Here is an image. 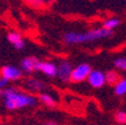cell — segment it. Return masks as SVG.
<instances>
[{
	"label": "cell",
	"instance_id": "6da1fadb",
	"mask_svg": "<svg viewBox=\"0 0 126 125\" xmlns=\"http://www.w3.org/2000/svg\"><path fill=\"white\" fill-rule=\"evenodd\" d=\"M0 98L4 100V106L8 110H20L24 108H31L38 104V99L32 94L9 86L0 90Z\"/></svg>",
	"mask_w": 126,
	"mask_h": 125
},
{
	"label": "cell",
	"instance_id": "7a4b0ae2",
	"mask_svg": "<svg viewBox=\"0 0 126 125\" xmlns=\"http://www.w3.org/2000/svg\"><path fill=\"white\" fill-rule=\"evenodd\" d=\"M111 36H112V30L105 29V28H97V29L89 30L86 33L67 31L64 34L63 41L67 45H76V44H85V43H94Z\"/></svg>",
	"mask_w": 126,
	"mask_h": 125
},
{
	"label": "cell",
	"instance_id": "3957f363",
	"mask_svg": "<svg viewBox=\"0 0 126 125\" xmlns=\"http://www.w3.org/2000/svg\"><path fill=\"white\" fill-rule=\"evenodd\" d=\"M91 70V66L89 64H79L78 66L73 68L71 70V75H70V81L71 83H81L87 79V75Z\"/></svg>",
	"mask_w": 126,
	"mask_h": 125
},
{
	"label": "cell",
	"instance_id": "277c9868",
	"mask_svg": "<svg viewBox=\"0 0 126 125\" xmlns=\"http://www.w3.org/2000/svg\"><path fill=\"white\" fill-rule=\"evenodd\" d=\"M23 70L14 65H5L0 69V76L5 78L8 81H17L23 78Z\"/></svg>",
	"mask_w": 126,
	"mask_h": 125
},
{
	"label": "cell",
	"instance_id": "5b68a950",
	"mask_svg": "<svg viewBox=\"0 0 126 125\" xmlns=\"http://www.w3.org/2000/svg\"><path fill=\"white\" fill-rule=\"evenodd\" d=\"M73 64L69 60H61L59 65H56V78L60 81H70L71 70H73Z\"/></svg>",
	"mask_w": 126,
	"mask_h": 125
},
{
	"label": "cell",
	"instance_id": "8992f818",
	"mask_svg": "<svg viewBox=\"0 0 126 125\" xmlns=\"http://www.w3.org/2000/svg\"><path fill=\"white\" fill-rule=\"evenodd\" d=\"M86 80L89 81V84L91 85L94 89H100V88H102L106 84V81H105V74L102 73V71L95 70V69L90 70V73H89Z\"/></svg>",
	"mask_w": 126,
	"mask_h": 125
},
{
	"label": "cell",
	"instance_id": "52a82bcc",
	"mask_svg": "<svg viewBox=\"0 0 126 125\" xmlns=\"http://www.w3.org/2000/svg\"><path fill=\"white\" fill-rule=\"evenodd\" d=\"M35 71H40V73H43L44 75H46L49 78H55L56 76V65L54 63H50V61L38 60Z\"/></svg>",
	"mask_w": 126,
	"mask_h": 125
},
{
	"label": "cell",
	"instance_id": "ba28073f",
	"mask_svg": "<svg viewBox=\"0 0 126 125\" xmlns=\"http://www.w3.org/2000/svg\"><path fill=\"white\" fill-rule=\"evenodd\" d=\"M24 88L31 93H40L46 88V84L36 78H28L24 81Z\"/></svg>",
	"mask_w": 126,
	"mask_h": 125
},
{
	"label": "cell",
	"instance_id": "9c48e42d",
	"mask_svg": "<svg viewBox=\"0 0 126 125\" xmlns=\"http://www.w3.org/2000/svg\"><path fill=\"white\" fill-rule=\"evenodd\" d=\"M36 63H38V59L35 56H28L21 60L20 69L25 74H32L35 71V68H36Z\"/></svg>",
	"mask_w": 126,
	"mask_h": 125
},
{
	"label": "cell",
	"instance_id": "30bf717a",
	"mask_svg": "<svg viewBox=\"0 0 126 125\" xmlns=\"http://www.w3.org/2000/svg\"><path fill=\"white\" fill-rule=\"evenodd\" d=\"M8 40L17 50H21L25 46V41H24V39L21 36V34L17 33V31H10L8 34Z\"/></svg>",
	"mask_w": 126,
	"mask_h": 125
},
{
	"label": "cell",
	"instance_id": "8fae6325",
	"mask_svg": "<svg viewBox=\"0 0 126 125\" xmlns=\"http://www.w3.org/2000/svg\"><path fill=\"white\" fill-rule=\"evenodd\" d=\"M24 3L26 5H29L32 9H36V10H44L46 8H49L54 0H24Z\"/></svg>",
	"mask_w": 126,
	"mask_h": 125
},
{
	"label": "cell",
	"instance_id": "7c38bea8",
	"mask_svg": "<svg viewBox=\"0 0 126 125\" xmlns=\"http://www.w3.org/2000/svg\"><path fill=\"white\" fill-rule=\"evenodd\" d=\"M38 99H39V101L43 105L47 106V108H54V106L56 105L55 98H54L52 95H50V94H47V93H40V95H39Z\"/></svg>",
	"mask_w": 126,
	"mask_h": 125
},
{
	"label": "cell",
	"instance_id": "4fadbf2b",
	"mask_svg": "<svg viewBox=\"0 0 126 125\" xmlns=\"http://www.w3.org/2000/svg\"><path fill=\"white\" fill-rule=\"evenodd\" d=\"M114 91L117 96H124L126 95V78H120L117 83L114 85Z\"/></svg>",
	"mask_w": 126,
	"mask_h": 125
},
{
	"label": "cell",
	"instance_id": "5bb4252c",
	"mask_svg": "<svg viewBox=\"0 0 126 125\" xmlns=\"http://www.w3.org/2000/svg\"><path fill=\"white\" fill-rule=\"evenodd\" d=\"M120 78H121L120 74L117 73V71H115V70H109V71L105 74V81H106V84L112 85V86L117 83V80H119Z\"/></svg>",
	"mask_w": 126,
	"mask_h": 125
},
{
	"label": "cell",
	"instance_id": "9a60e30c",
	"mask_svg": "<svg viewBox=\"0 0 126 125\" xmlns=\"http://www.w3.org/2000/svg\"><path fill=\"white\" fill-rule=\"evenodd\" d=\"M120 25V20L117 18H110V19H106L102 24V28L105 29H109V30H114Z\"/></svg>",
	"mask_w": 126,
	"mask_h": 125
},
{
	"label": "cell",
	"instance_id": "2e32d148",
	"mask_svg": "<svg viewBox=\"0 0 126 125\" xmlns=\"http://www.w3.org/2000/svg\"><path fill=\"white\" fill-rule=\"evenodd\" d=\"M114 66L120 71H126V58H117L114 60Z\"/></svg>",
	"mask_w": 126,
	"mask_h": 125
},
{
	"label": "cell",
	"instance_id": "e0dca14e",
	"mask_svg": "<svg viewBox=\"0 0 126 125\" xmlns=\"http://www.w3.org/2000/svg\"><path fill=\"white\" fill-rule=\"evenodd\" d=\"M115 121L117 124H126V113L120 110L115 114Z\"/></svg>",
	"mask_w": 126,
	"mask_h": 125
},
{
	"label": "cell",
	"instance_id": "ac0fdd59",
	"mask_svg": "<svg viewBox=\"0 0 126 125\" xmlns=\"http://www.w3.org/2000/svg\"><path fill=\"white\" fill-rule=\"evenodd\" d=\"M8 84H9V81H8L5 78L0 76V90H1V89H4V88H6Z\"/></svg>",
	"mask_w": 126,
	"mask_h": 125
}]
</instances>
